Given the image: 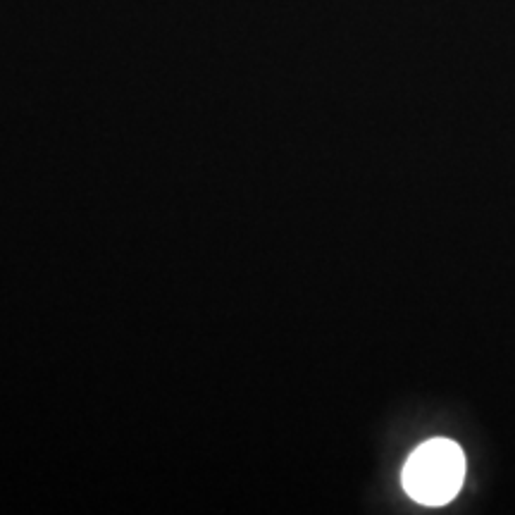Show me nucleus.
<instances>
[{"instance_id": "1", "label": "nucleus", "mask_w": 515, "mask_h": 515, "mask_svg": "<svg viewBox=\"0 0 515 515\" xmlns=\"http://www.w3.org/2000/svg\"><path fill=\"white\" fill-rule=\"evenodd\" d=\"M465 477V455L451 439L424 441L410 453L403 468L408 496L422 506H444L460 491Z\"/></svg>"}]
</instances>
